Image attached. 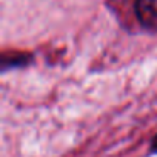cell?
I'll list each match as a JSON object with an SVG mask.
<instances>
[{
	"label": "cell",
	"instance_id": "6da1fadb",
	"mask_svg": "<svg viewBox=\"0 0 157 157\" xmlns=\"http://www.w3.org/2000/svg\"><path fill=\"white\" fill-rule=\"evenodd\" d=\"M134 11L145 29L157 31V0H136Z\"/></svg>",
	"mask_w": 157,
	"mask_h": 157
},
{
	"label": "cell",
	"instance_id": "7a4b0ae2",
	"mask_svg": "<svg viewBox=\"0 0 157 157\" xmlns=\"http://www.w3.org/2000/svg\"><path fill=\"white\" fill-rule=\"evenodd\" d=\"M152 149L154 151H157V136L154 137V140H152Z\"/></svg>",
	"mask_w": 157,
	"mask_h": 157
}]
</instances>
